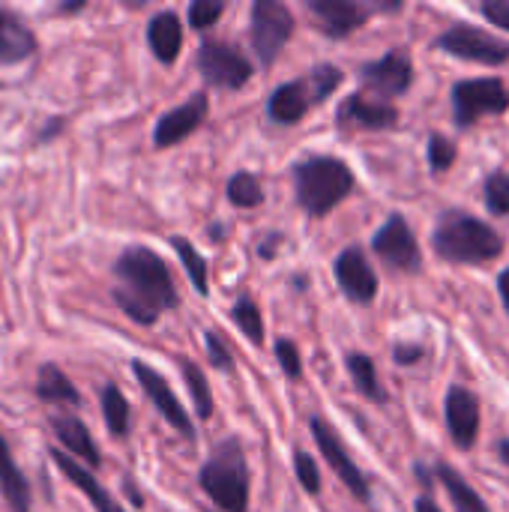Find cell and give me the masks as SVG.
Returning <instances> with one entry per match:
<instances>
[{
  "instance_id": "6",
  "label": "cell",
  "mask_w": 509,
  "mask_h": 512,
  "mask_svg": "<svg viewBox=\"0 0 509 512\" xmlns=\"http://www.w3.org/2000/svg\"><path fill=\"white\" fill-rule=\"evenodd\" d=\"M509 87L501 78H468L453 87V123L471 129L486 114H507Z\"/></svg>"
},
{
  "instance_id": "18",
  "label": "cell",
  "mask_w": 509,
  "mask_h": 512,
  "mask_svg": "<svg viewBox=\"0 0 509 512\" xmlns=\"http://www.w3.org/2000/svg\"><path fill=\"white\" fill-rule=\"evenodd\" d=\"M51 462L63 471V477L75 486V489H81L87 498H90V504H93V510L96 512H126L111 495H108V489L81 465V462H75L72 456H66L63 450H51Z\"/></svg>"
},
{
  "instance_id": "42",
  "label": "cell",
  "mask_w": 509,
  "mask_h": 512,
  "mask_svg": "<svg viewBox=\"0 0 509 512\" xmlns=\"http://www.w3.org/2000/svg\"><path fill=\"white\" fill-rule=\"evenodd\" d=\"M498 291H501V300H504V306H507L509 312V267L501 270V276H498Z\"/></svg>"
},
{
  "instance_id": "33",
  "label": "cell",
  "mask_w": 509,
  "mask_h": 512,
  "mask_svg": "<svg viewBox=\"0 0 509 512\" xmlns=\"http://www.w3.org/2000/svg\"><path fill=\"white\" fill-rule=\"evenodd\" d=\"M486 210L492 216H509V174L504 171L486 177Z\"/></svg>"
},
{
  "instance_id": "41",
  "label": "cell",
  "mask_w": 509,
  "mask_h": 512,
  "mask_svg": "<svg viewBox=\"0 0 509 512\" xmlns=\"http://www.w3.org/2000/svg\"><path fill=\"white\" fill-rule=\"evenodd\" d=\"M414 512H444V510L432 501V495H420V498L414 501Z\"/></svg>"
},
{
  "instance_id": "40",
  "label": "cell",
  "mask_w": 509,
  "mask_h": 512,
  "mask_svg": "<svg viewBox=\"0 0 509 512\" xmlns=\"http://www.w3.org/2000/svg\"><path fill=\"white\" fill-rule=\"evenodd\" d=\"M420 357H423V348H420V345H399V348L393 351V360L402 363V366H411V363H417Z\"/></svg>"
},
{
  "instance_id": "34",
  "label": "cell",
  "mask_w": 509,
  "mask_h": 512,
  "mask_svg": "<svg viewBox=\"0 0 509 512\" xmlns=\"http://www.w3.org/2000/svg\"><path fill=\"white\" fill-rule=\"evenodd\" d=\"M456 156H459V150H456V144L450 138H444L438 132L429 138V168H432V174L450 171L456 165Z\"/></svg>"
},
{
  "instance_id": "44",
  "label": "cell",
  "mask_w": 509,
  "mask_h": 512,
  "mask_svg": "<svg viewBox=\"0 0 509 512\" xmlns=\"http://www.w3.org/2000/svg\"><path fill=\"white\" fill-rule=\"evenodd\" d=\"M498 456H501V462H507L509 465V438H501V441H498Z\"/></svg>"
},
{
  "instance_id": "36",
  "label": "cell",
  "mask_w": 509,
  "mask_h": 512,
  "mask_svg": "<svg viewBox=\"0 0 509 512\" xmlns=\"http://www.w3.org/2000/svg\"><path fill=\"white\" fill-rule=\"evenodd\" d=\"M222 12H225V3L222 0H195L189 6V24L198 27V30H204V27L216 24L222 18Z\"/></svg>"
},
{
  "instance_id": "27",
  "label": "cell",
  "mask_w": 509,
  "mask_h": 512,
  "mask_svg": "<svg viewBox=\"0 0 509 512\" xmlns=\"http://www.w3.org/2000/svg\"><path fill=\"white\" fill-rule=\"evenodd\" d=\"M348 372H351L357 390H360L369 402H375V405H384V402H387V393H384V387H381V381H378L375 360H372L369 354H348Z\"/></svg>"
},
{
  "instance_id": "30",
  "label": "cell",
  "mask_w": 509,
  "mask_h": 512,
  "mask_svg": "<svg viewBox=\"0 0 509 512\" xmlns=\"http://www.w3.org/2000/svg\"><path fill=\"white\" fill-rule=\"evenodd\" d=\"M228 201H231L234 207H243V210L258 207V204L264 201V189H261L258 177L249 174V171L234 174V177L228 180Z\"/></svg>"
},
{
  "instance_id": "24",
  "label": "cell",
  "mask_w": 509,
  "mask_h": 512,
  "mask_svg": "<svg viewBox=\"0 0 509 512\" xmlns=\"http://www.w3.org/2000/svg\"><path fill=\"white\" fill-rule=\"evenodd\" d=\"M435 477H438L441 486L447 489V495H450L456 512H492L486 507V501L477 495V489H474L456 468H450L447 462H438V465H435Z\"/></svg>"
},
{
  "instance_id": "4",
  "label": "cell",
  "mask_w": 509,
  "mask_h": 512,
  "mask_svg": "<svg viewBox=\"0 0 509 512\" xmlns=\"http://www.w3.org/2000/svg\"><path fill=\"white\" fill-rule=\"evenodd\" d=\"M198 483L222 512H249V465L237 438L222 441L210 453Z\"/></svg>"
},
{
  "instance_id": "39",
  "label": "cell",
  "mask_w": 509,
  "mask_h": 512,
  "mask_svg": "<svg viewBox=\"0 0 509 512\" xmlns=\"http://www.w3.org/2000/svg\"><path fill=\"white\" fill-rule=\"evenodd\" d=\"M480 12L501 30H509V0H483Z\"/></svg>"
},
{
  "instance_id": "17",
  "label": "cell",
  "mask_w": 509,
  "mask_h": 512,
  "mask_svg": "<svg viewBox=\"0 0 509 512\" xmlns=\"http://www.w3.org/2000/svg\"><path fill=\"white\" fill-rule=\"evenodd\" d=\"M339 126H351V129H393L399 123V111L390 102H378L369 93L357 90L351 93L339 111H336Z\"/></svg>"
},
{
  "instance_id": "43",
  "label": "cell",
  "mask_w": 509,
  "mask_h": 512,
  "mask_svg": "<svg viewBox=\"0 0 509 512\" xmlns=\"http://www.w3.org/2000/svg\"><path fill=\"white\" fill-rule=\"evenodd\" d=\"M414 471H417V480H420V486L429 492V489H432V474H429V468H426V465H417Z\"/></svg>"
},
{
  "instance_id": "38",
  "label": "cell",
  "mask_w": 509,
  "mask_h": 512,
  "mask_svg": "<svg viewBox=\"0 0 509 512\" xmlns=\"http://www.w3.org/2000/svg\"><path fill=\"white\" fill-rule=\"evenodd\" d=\"M204 342H207L210 363H213L216 369H222V372H231V369H234V360H231V351L225 348V342H222L216 333H207V336H204Z\"/></svg>"
},
{
  "instance_id": "20",
  "label": "cell",
  "mask_w": 509,
  "mask_h": 512,
  "mask_svg": "<svg viewBox=\"0 0 509 512\" xmlns=\"http://www.w3.org/2000/svg\"><path fill=\"white\" fill-rule=\"evenodd\" d=\"M312 105L315 102H312V90H309L306 78H297V81H288L273 90V96L267 102V114H270V120L291 126V123H300Z\"/></svg>"
},
{
  "instance_id": "13",
  "label": "cell",
  "mask_w": 509,
  "mask_h": 512,
  "mask_svg": "<svg viewBox=\"0 0 509 512\" xmlns=\"http://www.w3.org/2000/svg\"><path fill=\"white\" fill-rule=\"evenodd\" d=\"M132 372H135V378H138V384H141V390H144V396L156 405V411L162 414V420L165 423H171L183 438H195V426H192V417L186 414V408L180 405V399L174 396V390H171V384L153 369V366H147L144 360H132Z\"/></svg>"
},
{
  "instance_id": "26",
  "label": "cell",
  "mask_w": 509,
  "mask_h": 512,
  "mask_svg": "<svg viewBox=\"0 0 509 512\" xmlns=\"http://www.w3.org/2000/svg\"><path fill=\"white\" fill-rule=\"evenodd\" d=\"M102 417H105V426L114 438H126L129 435V426H132V411H129V402L123 396L120 387L114 384H105L102 387Z\"/></svg>"
},
{
  "instance_id": "32",
  "label": "cell",
  "mask_w": 509,
  "mask_h": 512,
  "mask_svg": "<svg viewBox=\"0 0 509 512\" xmlns=\"http://www.w3.org/2000/svg\"><path fill=\"white\" fill-rule=\"evenodd\" d=\"M306 84L312 90V102L321 105L327 96H333V90L342 84V69L339 66H330V63H321L315 66L309 75H306Z\"/></svg>"
},
{
  "instance_id": "29",
  "label": "cell",
  "mask_w": 509,
  "mask_h": 512,
  "mask_svg": "<svg viewBox=\"0 0 509 512\" xmlns=\"http://www.w3.org/2000/svg\"><path fill=\"white\" fill-rule=\"evenodd\" d=\"M171 246H174L177 258L183 261L186 276H189V282L195 285V291H198V294H207L210 288H207V261H204V255H201L186 237H171Z\"/></svg>"
},
{
  "instance_id": "9",
  "label": "cell",
  "mask_w": 509,
  "mask_h": 512,
  "mask_svg": "<svg viewBox=\"0 0 509 512\" xmlns=\"http://www.w3.org/2000/svg\"><path fill=\"white\" fill-rule=\"evenodd\" d=\"M306 9L318 21V30L330 39H345L360 30L372 12H399L402 3H354V0H306Z\"/></svg>"
},
{
  "instance_id": "37",
  "label": "cell",
  "mask_w": 509,
  "mask_h": 512,
  "mask_svg": "<svg viewBox=\"0 0 509 512\" xmlns=\"http://www.w3.org/2000/svg\"><path fill=\"white\" fill-rule=\"evenodd\" d=\"M276 357H279V366L288 378H300L303 375V363H300V351L291 339H279L276 342Z\"/></svg>"
},
{
  "instance_id": "2",
  "label": "cell",
  "mask_w": 509,
  "mask_h": 512,
  "mask_svg": "<svg viewBox=\"0 0 509 512\" xmlns=\"http://www.w3.org/2000/svg\"><path fill=\"white\" fill-rule=\"evenodd\" d=\"M432 249L447 264H489L501 258L504 237L468 210H447L432 231Z\"/></svg>"
},
{
  "instance_id": "28",
  "label": "cell",
  "mask_w": 509,
  "mask_h": 512,
  "mask_svg": "<svg viewBox=\"0 0 509 512\" xmlns=\"http://www.w3.org/2000/svg\"><path fill=\"white\" fill-rule=\"evenodd\" d=\"M180 372H183V381L189 387V396L195 402V414L201 420H210L213 417V396H210V387H207V378L204 372L192 363V360H180Z\"/></svg>"
},
{
  "instance_id": "16",
  "label": "cell",
  "mask_w": 509,
  "mask_h": 512,
  "mask_svg": "<svg viewBox=\"0 0 509 512\" xmlns=\"http://www.w3.org/2000/svg\"><path fill=\"white\" fill-rule=\"evenodd\" d=\"M207 96L204 93H195L192 99H186L183 105L165 111L159 120H156V129H153V141L156 147H171V144H180L183 138H189L207 117Z\"/></svg>"
},
{
  "instance_id": "12",
  "label": "cell",
  "mask_w": 509,
  "mask_h": 512,
  "mask_svg": "<svg viewBox=\"0 0 509 512\" xmlns=\"http://www.w3.org/2000/svg\"><path fill=\"white\" fill-rule=\"evenodd\" d=\"M360 81H363V93H375L378 102H387L393 96H402L411 90L414 84V63L408 57V51L393 48L387 51L381 60H372L360 69Z\"/></svg>"
},
{
  "instance_id": "1",
  "label": "cell",
  "mask_w": 509,
  "mask_h": 512,
  "mask_svg": "<svg viewBox=\"0 0 509 512\" xmlns=\"http://www.w3.org/2000/svg\"><path fill=\"white\" fill-rule=\"evenodd\" d=\"M114 303L135 321V324H156L162 312L180 306L174 276L165 258L147 246H129L114 264Z\"/></svg>"
},
{
  "instance_id": "25",
  "label": "cell",
  "mask_w": 509,
  "mask_h": 512,
  "mask_svg": "<svg viewBox=\"0 0 509 512\" xmlns=\"http://www.w3.org/2000/svg\"><path fill=\"white\" fill-rule=\"evenodd\" d=\"M36 396L45 402V405H78L81 396L78 390L72 387V381L57 369V366H42L39 369V378H36Z\"/></svg>"
},
{
  "instance_id": "14",
  "label": "cell",
  "mask_w": 509,
  "mask_h": 512,
  "mask_svg": "<svg viewBox=\"0 0 509 512\" xmlns=\"http://www.w3.org/2000/svg\"><path fill=\"white\" fill-rule=\"evenodd\" d=\"M336 282L342 288V294L351 303L369 306L378 297V273L372 270L366 252L360 246H348L345 252H339L336 264H333Z\"/></svg>"
},
{
  "instance_id": "22",
  "label": "cell",
  "mask_w": 509,
  "mask_h": 512,
  "mask_svg": "<svg viewBox=\"0 0 509 512\" xmlns=\"http://www.w3.org/2000/svg\"><path fill=\"white\" fill-rule=\"evenodd\" d=\"M147 42L162 63H174L183 48V24L174 12H159L147 24Z\"/></svg>"
},
{
  "instance_id": "31",
  "label": "cell",
  "mask_w": 509,
  "mask_h": 512,
  "mask_svg": "<svg viewBox=\"0 0 509 512\" xmlns=\"http://www.w3.org/2000/svg\"><path fill=\"white\" fill-rule=\"evenodd\" d=\"M231 318H234V324L243 330V336H249L255 345L264 342V318H261V309L255 306L252 297H240V300L234 303Z\"/></svg>"
},
{
  "instance_id": "21",
  "label": "cell",
  "mask_w": 509,
  "mask_h": 512,
  "mask_svg": "<svg viewBox=\"0 0 509 512\" xmlns=\"http://www.w3.org/2000/svg\"><path fill=\"white\" fill-rule=\"evenodd\" d=\"M51 429L57 435V441L66 447V456H72L75 462H87L90 468H99L102 465V456H99V447L93 444L87 426L78 420V417H54L51 420Z\"/></svg>"
},
{
  "instance_id": "19",
  "label": "cell",
  "mask_w": 509,
  "mask_h": 512,
  "mask_svg": "<svg viewBox=\"0 0 509 512\" xmlns=\"http://www.w3.org/2000/svg\"><path fill=\"white\" fill-rule=\"evenodd\" d=\"M36 54L33 30L9 9H0V66H18Z\"/></svg>"
},
{
  "instance_id": "35",
  "label": "cell",
  "mask_w": 509,
  "mask_h": 512,
  "mask_svg": "<svg viewBox=\"0 0 509 512\" xmlns=\"http://www.w3.org/2000/svg\"><path fill=\"white\" fill-rule=\"evenodd\" d=\"M294 471H297L300 486H303L309 495H318V492H321V471H318V465H315V456H309L306 450H297V453H294Z\"/></svg>"
},
{
  "instance_id": "11",
  "label": "cell",
  "mask_w": 509,
  "mask_h": 512,
  "mask_svg": "<svg viewBox=\"0 0 509 512\" xmlns=\"http://www.w3.org/2000/svg\"><path fill=\"white\" fill-rule=\"evenodd\" d=\"M309 429H312V438H315V444H318L321 456H324V459H327V465L336 471V477L348 486V492H351L354 498H360L363 504H369V498H372V492H369V480H366V477H363V471L354 465V459H351L348 447L342 444L339 432H336L324 417H312V420H309Z\"/></svg>"
},
{
  "instance_id": "7",
  "label": "cell",
  "mask_w": 509,
  "mask_h": 512,
  "mask_svg": "<svg viewBox=\"0 0 509 512\" xmlns=\"http://www.w3.org/2000/svg\"><path fill=\"white\" fill-rule=\"evenodd\" d=\"M294 36V15L279 0H255L252 6V48L264 66H273Z\"/></svg>"
},
{
  "instance_id": "15",
  "label": "cell",
  "mask_w": 509,
  "mask_h": 512,
  "mask_svg": "<svg viewBox=\"0 0 509 512\" xmlns=\"http://www.w3.org/2000/svg\"><path fill=\"white\" fill-rule=\"evenodd\" d=\"M447 432L459 450H471L480 438V399L468 387H450L444 399Z\"/></svg>"
},
{
  "instance_id": "3",
  "label": "cell",
  "mask_w": 509,
  "mask_h": 512,
  "mask_svg": "<svg viewBox=\"0 0 509 512\" xmlns=\"http://www.w3.org/2000/svg\"><path fill=\"white\" fill-rule=\"evenodd\" d=\"M294 189L309 216H327L351 195L354 174L336 156H309L294 165Z\"/></svg>"
},
{
  "instance_id": "10",
  "label": "cell",
  "mask_w": 509,
  "mask_h": 512,
  "mask_svg": "<svg viewBox=\"0 0 509 512\" xmlns=\"http://www.w3.org/2000/svg\"><path fill=\"white\" fill-rule=\"evenodd\" d=\"M372 249L387 267H393L399 273H420L423 270L420 243H417V237H414V231L402 213H390V219L375 231Z\"/></svg>"
},
{
  "instance_id": "23",
  "label": "cell",
  "mask_w": 509,
  "mask_h": 512,
  "mask_svg": "<svg viewBox=\"0 0 509 512\" xmlns=\"http://www.w3.org/2000/svg\"><path fill=\"white\" fill-rule=\"evenodd\" d=\"M0 495L9 504L12 512H30V486L27 477L21 474V468L12 459L9 444L0 435Z\"/></svg>"
},
{
  "instance_id": "5",
  "label": "cell",
  "mask_w": 509,
  "mask_h": 512,
  "mask_svg": "<svg viewBox=\"0 0 509 512\" xmlns=\"http://www.w3.org/2000/svg\"><path fill=\"white\" fill-rule=\"evenodd\" d=\"M438 51H447L459 60L480 63V66H504L509 63V39H501L477 24L456 21L435 39Z\"/></svg>"
},
{
  "instance_id": "8",
  "label": "cell",
  "mask_w": 509,
  "mask_h": 512,
  "mask_svg": "<svg viewBox=\"0 0 509 512\" xmlns=\"http://www.w3.org/2000/svg\"><path fill=\"white\" fill-rule=\"evenodd\" d=\"M198 69L210 87L219 90H240L252 78V63L234 42L204 39L198 48Z\"/></svg>"
}]
</instances>
